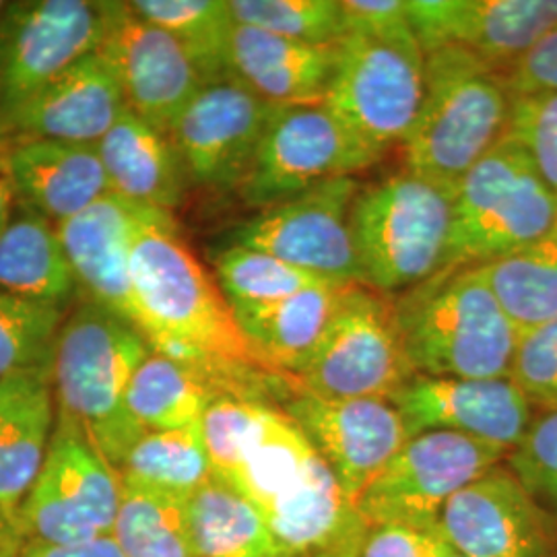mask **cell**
<instances>
[{"instance_id":"6da1fadb","label":"cell","mask_w":557,"mask_h":557,"mask_svg":"<svg viewBox=\"0 0 557 557\" xmlns=\"http://www.w3.org/2000/svg\"><path fill=\"white\" fill-rule=\"evenodd\" d=\"M213 478L248 499L289 557H358L368 524L275 405L215 398L202 418Z\"/></svg>"},{"instance_id":"7a4b0ae2","label":"cell","mask_w":557,"mask_h":557,"mask_svg":"<svg viewBox=\"0 0 557 557\" xmlns=\"http://www.w3.org/2000/svg\"><path fill=\"white\" fill-rule=\"evenodd\" d=\"M131 277L151 351L207 380L218 397L281 407L298 380L271 370L242 333L227 298L188 244L172 213L143 209L131 248Z\"/></svg>"},{"instance_id":"3957f363","label":"cell","mask_w":557,"mask_h":557,"mask_svg":"<svg viewBox=\"0 0 557 557\" xmlns=\"http://www.w3.org/2000/svg\"><path fill=\"white\" fill-rule=\"evenodd\" d=\"M393 299L403 349L416 374L512 379L522 335L479 267L444 269Z\"/></svg>"},{"instance_id":"277c9868","label":"cell","mask_w":557,"mask_h":557,"mask_svg":"<svg viewBox=\"0 0 557 557\" xmlns=\"http://www.w3.org/2000/svg\"><path fill=\"white\" fill-rule=\"evenodd\" d=\"M149 354L139 329L89 301L60 329L52 361L57 416L75 423L116 471L145 434L126 407V391Z\"/></svg>"},{"instance_id":"5b68a950","label":"cell","mask_w":557,"mask_h":557,"mask_svg":"<svg viewBox=\"0 0 557 557\" xmlns=\"http://www.w3.org/2000/svg\"><path fill=\"white\" fill-rule=\"evenodd\" d=\"M512 94L502 71L465 48L425 54L418 119L403 140L405 168L457 184L506 137Z\"/></svg>"},{"instance_id":"8992f818","label":"cell","mask_w":557,"mask_h":557,"mask_svg":"<svg viewBox=\"0 0 557 557\" xmlns=\"http://www.w3.org/2000/svg\"><path fill=\"white\" fill-rule=\"evenodd\" d=\"M349 225L363 285L398 296L446 267L455 184L403 170L359 186Z\"/></svg>"},{"instance_id":"52a82bcc","label":"cell","mask_w":557,"mask_h":557,"mask_svg":"<svg viewBox=\"0 0 557 557\" xmlns=\"http://www.w3.org/2000/svg\"><path fill=\"white\" fill-rule=\"evenodd\" d=\"M556 225V195L506 135L455 184V225L444 269L502 259L545 238Z\"/></svg>"},{"instance_id":"ba28073f","label":"cell","mask_w":557,"mask_h":557,"mask_svg":"<svg viewBox=\"0 0 557 557\" xmlns=\"http://www.w3.org/2000/svg\"><path fill=\"white\" fill-rule=\"evenodd\" d=\"M425 54L405 27L391 34H347L324 103L376 158L403 145L418 119Z\"/></svg>"},{"instance_id":"9c48e42d","label":"cell","mask_w":557,"mask_h":557,"mask_svg":"<svg viewBox=\"0 0 557 557\" xmlns=\"http://www.w3.org/2000/svg\"><path fill=\"white\" fill-rule=\"evenodd\" d=\"M122 481L75 423L57 416L40 475L21 504L25 543L71 545L110 537L119 517Z\"/></svg>"},{"instance_id":"30bf717a","label":"cell","mask_w":557,"mask_h":557,"mask_svg":"<svg viewBox=\"0 0 557 557\" xmlns=\"http://www.w3.org/2000/svg\"><path fill=\"white\" fill-rule=\"evenodd\" d=\"M413 376L398 333L395 299L356 283L347 287L298 386L322 398L391 400Z\"/></svg>"},{"instance_id":"8fae6325","label":"cell","mask_w":557,"mask_h":557,"mask_svg":"<svg viewBox=\"0 0 557 557\" xmlns=\"http://www.w3.org/2000/svg\"><path fill=\"white\" fill-rule=\"evenodd\" d=\"M103 27V2H7L0 15V143L48 83L98 52Z\"/></svg>"},{"instance_id":"7c38bea8","label":"cell","mask_w":557,"mask_h":557,"mask_svg":"<svg viewBox=\"0 0 557 557\" xmlns=\"http://www.w3.org/2000/svg\"><path fill=\"white\" fill-rule=\"evenodd\" d=\"M508 453L453 432H425L407 440L356 502L370 524H409L438 529L444 506L460 490L483 478Z\"/></svg>"},{"instance_id":"4fadbf2b","label":"cell","mask_w":557,"mask_h":557,"mask_svg":"<svg viewBox=\"0 0 557 557\" xmlns=\"http://www.w3.org/2000/svg\"><path fill=\"white\" fill-rule=\"evenodd\" d=\"M376 161L324 101L281 106L239 193L262 211Z\"/></svg>"},{"instance_id":"5bb4252c","label":"cell","mask_w":557,"mask_h":557,"mask_svg":"<svg viewBox=\"0 0 557 557\" xmlns=\"http://www.w3.org/2000/svg\"><path fill=\"white\" fill-rule=\"evenodd\" d=\"M359 186L354 176L326 180L244 221L230 244L267 252L329 283L363 285L349 225Z\"/></svg>"},{"instance_id":"9a60e30c","label":"cell","mask_w":557,"mask_h":557,"mask_svg":"<svg viewBox=\"0 0 557 557\" xmlns=\"http://www.w3.org/2000/svg\"><path fill=\"white\" fill-rule=\"evenodd\" d=\"M278 108L238 81L207 83L170 128L186 178L211 190H242Z\"/></svg>"},{"instance_id":"2e32d148","label":"cell","mask_w":557,"mask_h":557,"mask_svg":"<svg viewBox=\"0 0 557 557\" xmlns=\"http://www.w3.org/2000/svg\"><path fill=\"white\" fill-rule=\"evenodd\" d=\"M98 54L119 79L126 108L170 135L184 108L207 85L199 66L172 34L143 20L131 2H103Z\"/></svg>"},{"instance_id":"e0dca14e","label":"cell","mask_w":557,"mask_h":557,"mask_svg":"<svg viewBox=\"0 0 557 557\" xmlns=\"http://www.w3.org/2000/svg\"><path fill=\"white\" fill-rule=\"evenodd\" d=\"M438 529L462 557H557V518L506 462L460 490L444 506Z\"/></svg>"},{"instance_id":"ac0fdd59","label":"cell","mask_w":557,"mask_h":557,"mask_svg":"<svg viewBox=\"0 0 557 557\" xmlns=\"http://www.w3.org/2000/svg\"><path fill=\"white\" fill-rule=\"evenodd\" d=\"M281 409L354 504L409 440L395 405L382 398H322L299 391Z\"/></svg>"},{"instance_id":"d6986e66","label":"cell","mask_w":557,"mask_h":557,"mask_svg":"<svg viewBox=\"0 0 557 557\" xmlns=\"http://www.w3.org/2000/svg\"><path fill=\"white\" fill-rule=\"evenodd\" d=\"M407 436L453 432L515 450L535 418L512 379H438L416 374L391 398Z\"/></svg>"},{"instance_id":"ffe728a7","label":"cell","mask_w":557,"mask_h":557,"mask_svg":"<svg viewBox=\"0 0 557 557\" xmlns=\"http://www.w3.org/2000/svg\"><path fill=\"white\" fill-rule=\"evenodd\" d=\"M423 54L469 50L502 73L557 27V0H407Z\"/></svg>"},{"instance_id":"44dd1931","label":"cell","mask_w":557,"mask_h":557,"mask_svg":"<svg viewBox=\"0 0 557 557\" xmlns=\"http://www.w3.org/2000/svg\"><path fill=\"white\" fill-rule=\"evenodd\" d=\"M139 207L114 193L96 200L83 213L57 225L85 301L131 322L143 333V319L131 277V248Z\"/></svg>"},{"instance_id":"7402d4cb","label":"cell","mask_w":557,"mask_h":557,"mask_svg":"<svg viewBox=\"0 0 557 557\" xmlns=\"http://www.w3.org/2000/svg\"><path fill=\"white\" fill-rule=\"evenodd\" d=\"M119 79L100 54H89L48 83L11 122L4 140L98 145L126 112Z\"/></svg>"},{"instance_id":"603a6c76","label":"cell","mask_w":557,"mask_h":557,"mask_svg":"<svg viewBox=\"0 0 557 557\" xmlns=\"http://www.w3.org/2000/svg\"><path fill=\"white\" fill-rule=\"evenodd\" d=\"M17 205L59 225L110 193L94 145L17 140L2 153Z\"/></svg>"},{"instance_id":"cb8c5ba5","label":"cell","mask_w":557,"mask_h":557,"mask_svg":"<svg viewBox=\"0 0 557 557\" xmlns=\"http://www.w3.org/2000/svg\"><path fill=\"white\" fill-rule=\"evenodd\" d=\"M337 66V44H304L234 25L230 79L273 106L320 103Z\"/></svg>"},{"instance_id":"d4e9b609","label":"cell","mask_w":557,"mask_h":557,"mask_svg":"<svg viewBox=\"0 0 557 557\" xmlns=\"http://www.w3.org/2000/svg\"><path fill=\"white\" fill-rule=\"evenodd\" d=\"M54 425L52 374L17 372L0 379V512L15 524L40 475Z\"/></svg>"},{"instance_id":"484cf974","label":"cell","mask_w":557,"mask_h":557,"mask_svg":"<svg viewBox=\"0 0 557 557\" xmlns=\"http://www.w3.org/2000/svg\"><path fill=\"white\" fill-rule=\"evenodd\" d=\"M110 193L139 207L172 213L186 172L170 135L126 110L96 145Z\"/></svg>"},{"instance_id":"4316f807","label":"cell","mask_w":557,"mask_h":557,"mask_svg":"<svg viewBox=\"0 0 557 557\" xmlns=\"http://www.w3.org/2000/svg\"><path fill=\"white\" fill-rule=\"evenodd\" d=\"M347 287L322 283L275 304L232 310L259 358L277 374L298 380L335 319Z\"/></svg>"},{"instance_id":"83f0119b","label":"cell","mask_w":557,"mask_h":557,"mask_svg":"<svg viewBox=\"0 0 557 557\" xmlns=\"http://www.w3.org/2000/svg\"><path fill=\"white\" fill-rule=\"evenodd\" d=\"M17 207L0 234V289L62 310L77 296L79 287L59 230L40 213Z\"/></svg>"},{"instance_id":"f1b7e54d","label":"cell","mask_w":557,"mask_h":557,"mask_svg":"<svg viewBox=\"0 0 557 557\" xmlns=\"http://www.w3.org/2000/svg\"><path fill=\"white\" fill-rule=\"evenodd\" d=\"M195 557H289L259 510L211 478L188 499Z\"/></svg>"},{"instance_id":"f546056e","label":"cell","mask_w":557,"mask_h":557,"mask_svg":"<svg viewBox=\"0 0 557 557\" xmlns=\"http://www.w3.org/2000/svg\"><path fill=\"white\" fill-rule=\"evenodd\" d=\"M479 271L522 337L557 319V225L535 244L479 264Z\"/></svg>"},{"instance_id":"4dcf8cb0","label":"cell","mask_w":557,"mask_h":557,"mask_svg":"<svg viewBox=\"0 0 557 557\" xmlns=\"http://www.w3.org/2000/svg\"><path fill=\"white\" fill-rule=\"evenodd\" d=\"M215 398L207 380L151 351L131 379L126 407L145 432H172L200 423Z\"/></svg>"},{"instance_id":"1f68e13d","label":"cell","mask_w":557,"mask_h":557,"mask_svg":"<svg viewBox=\"0 0 557 557\" xmlns=\"http://www.w3.org/2000/svg\"><path fill=\"white\" fill-rule=\"evenodd\" d=\"M122 481L112 537L124 557H195L188 499Z\"/></svg>"},{"instance_id":"d6a6232c","label":"cell","mask_w":557,"mask_h":557,"mask_svg":"<svg viewBox=\"0 0 557 557\" xmlns=\"http://www.w3.org/2000/svg\"><path fill=\"white\" fill-rule=\"evenodd\" d=\"M120 479L190 499L213 478L202 421L172 432H145L119 467Z\"/></svg>"},{"instance_id":"836d02e7","label":"cell","mask_w":557,"mask_h":557,"mask_svg":"<svg viewBox=\"0 0 557 557\" xmlns=\"http://www.w3.org/2000/svg\"><path fill=\"white\" fill-rule=\"evenodd\" d=\"M131 7L182 44L207 83L230 79L236 21L227 0H133Z\"/></svg>"},{"instance_id":"e575fe53","label":"cell","mask_w":557,"mask_h":557,"mask_svg":"<svg viewBox=\"0 0 557 557\" xmlns=\"http://www.w3.org/2000/svg\"><path fill=\"white\" fill-rule=\"evenodd\" d=\"M215 278L232 308L267 306L329 283L267 252L227 244L215 257Z\"/></svg>"},{"instance_id":"d590c367","label":"cell","mask_w":557,"mask_h":557,"mask_svg":"<svg viewBox=\"0 0 557 557\" xmlns=\"http://www.w3.org/2000/svg\"><path fill=\"white\" fill-rule=\"evenodd\" d=\"M64 314L0 289V379L17 372H48Z\"/></svg>"},{"instance_id":"8d00e7d4","label":"cell","mask_w":557,"mask_h":557,"mask_svg":"<svg viewBox=\"0 0 557 557\" xmlns=\"http://www.w3.org/2000/svg\"><path fill=\"white\" fill-rule=\"evenodd\" d=\"M238 25L304 44H337L345 38L341 0H230Z\"/></svg>"},{"instance_id":"74e56055","label":"cell","mask_w":557,"mask_h":557,"mask_svg":"<svg viewBox=\"0 0 557 557\" xmlns=\"http://www.w3.org/2000/svg\"><path fill=\"white\" fill-rule=\"evenodd\" d=\"M506 465L531 498L557 518V409L539 411Z\"/></svg>"},{"instance_id":"f35d334b","label":"cell","mask_w":557,"mask_h":557,"mask_svg":"<svg viewBox=\"0 0 557 557\" xmlns=\"http://www.w3.org/2000/svg\"><path fill=\"white\" fill-rule=\"evenodd\" d=\"M506 135L517 140L557 197V94L512 96Z\"/></svg>"},{"instance_id":"ab89813d","label":"cell","mask_w":557,"mask_h":557,"mask_svg":"<svg viewBox=\"0 0 557 557\" xmlns=\"http://www.w3.org/2000/svg\"><path fill=\"white\" fill-rule=\"evenodd\" d=\"M512 380L539 411L557 409V319L520 338Z\"/></svg>"},{"instance_id":"60d3db41","label":"cell","mask_w":557,"mask_h":557,"mask_svg":"<svg viewBox=\"0 0 557 557\" xmlns=\"http://www.w3.org/2000/svg\"><path fill=\"white\" fill-rule=\"evenodd\" d=\"M453 554L455 549L442 537L440 529L370 524L358 557H450Z\"/></svg>"},{"instance_id":"b9f144b4","label":"cell","mask_w":557,"mask_h":557,"mask_svg":"<svg viewBox=\"0 0 557 557\" xmlns=\"http://www.w3.org/2000/svg\"><path fill=\"white\" fill-rule=\"evenodd\" d=\"M502 75L512 96L557 94V27Z\"/></svg>"},{"instance_id":"7bdbcfd3","label":"cell","mask_w":557,"mask_h":557,"mask_svg":"<svg viewBox=\"0 0 557 557\" xmlns=\"http://www.w3.org/2000/svg\"><path fill=\"white\" fill-rule=\"evenodd\" d=\"M347 34H391L411 27L407 0H341Z\"/></svg>"},{"instance_id":"ee69618b","label":"cell","mask_w":557,"mask_h":557,"mask_svg":"<svg viewBox=\"0 0 557 557\" xmlns=\"http://www.w3.org/2000/svg\"><path fill=\"white\" fill-rule=\"evenodd\" d=\"M20 557H124L114 537H100L71 545L25 543Z\"/></svg>"},{"instance_id":"f6af8a7d","label":"cell","mask_w":557,"mask_h":557,"mask_svg":"<svg viewBox=\"0 0 557 557\" xmlns=\"http://www.w3.org/2000/svg\"><path fill=\"white\" fill-rule=\"evenodd\" d=\"M23 545L20 527L0 512V557H20Z\"/></svg>"},{"instance_id":"bcb514c9","label":"cell","mask_w":557,"mask_h":557,"mask_svg":"<svg viewBox=\"0 0 557 557\" xmlns=\"http://www.w3.org/2000/svg\"><path fill=\"white\" fill-rule=\"evenodd\" d=\"M15 190L11 186V180L7 176L4 163H2V153H0V234L7 230V225L15 215Z\"/></svg>"},{"instance_id":"7dc6e473","label":"cell","mask_w":557,"mask_h":557,"mask_svg":"<svg viewBox=\"0 0 557 557\" xmlns=\"http://www.w3.org/2000/svg\"><path fill=\"white\" fill-rule=\"evenodd\" d=\"M4 7H7V2H2V0H0V15H2V11H4Z\"/></svg>"},{"instance_id":"c3c4849f","label":"cell","mask_w":557,"mask_h":557,"mask_svg":"<svg viewBox=\"0 0 557 557\" xmlns=\"http://www.w3.org/2000/svg\"><path fill=\"white\" fill-rule=\"evenodd\" d=\"M450 557H462V556H458L457 552H455V554H453V556Z\"/></svg>"}]
</instances>
